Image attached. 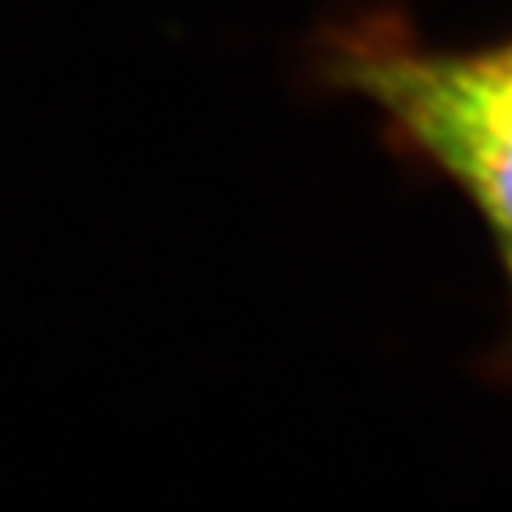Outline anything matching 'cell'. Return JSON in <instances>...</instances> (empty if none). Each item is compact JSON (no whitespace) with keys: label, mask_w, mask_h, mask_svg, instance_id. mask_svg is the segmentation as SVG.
<instances>
[{"label":"cell","mask_w":512,"mask_h":512,"mask_svg":"<svg viewBox=\"0 0 512 512\" xmlns=\"http://www.w3.org/2000/svg\"><path fill=\"white\" fill-rule=\"evenodd\" d=\"M310 68L367 100L388 143L470 203L512 299V36L438 47L399 11H360L317 32Z\"/></svg>","instance_id":"cell-1"}]
</instances>
